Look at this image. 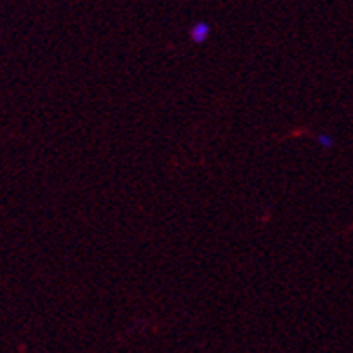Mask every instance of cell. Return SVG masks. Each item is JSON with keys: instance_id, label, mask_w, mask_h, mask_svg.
<instances>
[]
</instances>
